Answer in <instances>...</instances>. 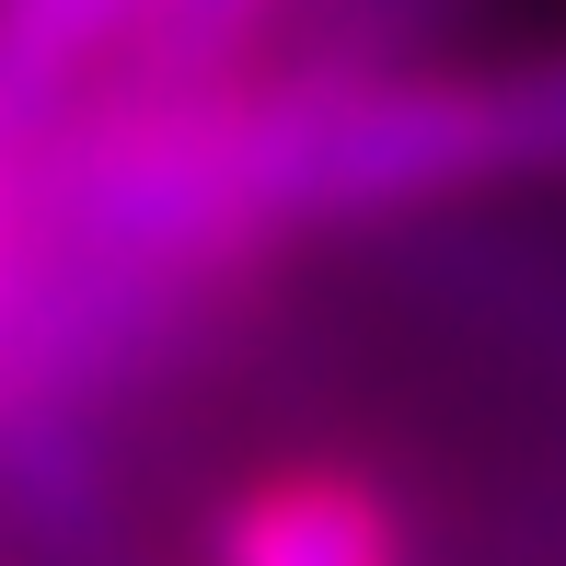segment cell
I'll return each instance as SVG.
<instances>
[{"mask_svg": "<svg viewBox=\"0 0 566 566\" xmlns=\"http://www.w3.org/2000/svg\"><path fill=\"white\" fill-rule=\"evenodd\" d=\"M243 174L290 254L324 231H405L485 197H566V35L509 59L290 46L243 93Z\"/></svg>", "mask_w": 566, "mask_h": 566, "instance_id": "6da1fadb", "label": "cell"}, {"mask_svg": "<svg viewBox=\"0 0 566 566\" xmlns=\"http://www.w3.org/2000/svg\"><path fill=\"white\" fill-rule=\"evenodd\" d=\"M197 566H428V521L347 451H277L209 497Z\"/></svg>", "mask_w": 566, "mask_h": 566, "instance_id": "7a4b0ae2", "label": "cell"}, {"mask_svg": "<svg viewBox=\"0 0 566 566\" xmlns=\"http://www.w3.org/2000/svg\"><path fill=\"white\" fill-rule=\"evenodd\" d=\"M127 451L116 417L0 405V544L12 566H127Z\"/></svg>", "mask_w": 566, "mask_h": 566, "instance_id": "3957f363", "label": "cell"}, {"mask_svg": "<svg viewBox=\"0 0 566 566\" xmlns=\"http://www.w3.org/2000/svg\"><path fill=\"white\" fill-rule=\"evenodd\" d=\"M474 0H301V46H336V59H428L451 46V23Z\"/></svg>", "mask_w": 566, "mask_h": 566, "instance_id": "277c9868", "label": "cell"}]
</instances>
